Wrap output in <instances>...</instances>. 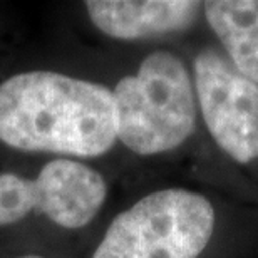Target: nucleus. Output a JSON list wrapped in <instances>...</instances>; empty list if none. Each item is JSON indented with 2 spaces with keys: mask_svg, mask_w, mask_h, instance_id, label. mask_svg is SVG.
<instances>
[{
  "mask_svg": "<svg viewBox=\"0 0 258 258\" xmlns=\"http://www.w3.org/2000/svg\"><path fill=\"white\" fill-rule=\"evenodd\" d=\"M0 141L29 153L97 158L117 141L112 89L54 71L0 84Z\"/></svg>",
  "mask_w": 258,
  "mask_h": 258,
  "instance_id": "obj_1",
  "label": "nucleus"
},
{
  "mask_svg": "<svg viewBox=\"0 0 258 258\" xmlns=\"http://www.w3.org/2000/svg\"><path fill=\"white\" fill-rule=\"evenodd\" d=\"M117 141L138 156L183 146L196 131L198 102L191 71L169 50H154L112 89Z\"/></svg>",
  "mask_w": 258,
  "mask_h": 258,
  "instance_id": "obj_2",
  "label": "nucleus"
},
{
  "mask_svg": "<svg viewBox=\"0 0 258 258\" xmlns=\"http://www.w3.org/2000/svg\"><path fill=\"white\" fill-rule=\"evenodd\" d=\"M216 221L206 195L158 189L111 221L91 258H200L213 240Z\"/></svg>",
  "mask_w": 258,
  "mask_h": 258,
  "instance_id": "obj_3",
  "label": "nucleus"
},
{
  "mask_svg": "<svg viewBox=\"0 0 258 258\" xmlns=\"http://www.w3.org/2000/svg\"><path fill=\"white\" fill-rule=\"evenodd\" d=\"M198 116L210 138L238 166L258 164V86L243 77L220 47L193 59Z\"/></svg>",
  "mask_w": 258,
  "mask_h": 258,
  "instance_id": "obj_4",
  "label": "nucleus"
},
{
  "mask_svg": "<svg viewBox=\"0 0 258 258\" xmlns=\"http://www.w3.org/2000/svg\"><path fill=\"white\" fill-rule=\"evenodd\" d=\"M32 183L35 210L67 230L89 225L107 198L104 176L71 158L49 161Z\"/></svg>",
  "mask_w": 258,
  "mask_h": 258,
  "instance_id": "obj_5",
  "label": "nucleus"
},
{
  "mask_svg": "<svg viewBox=\"0 0 258 258\" xmlns=\"http://www.w3.org/2000/svg\"><path fill=\"white\" fill-rule=\"evenodd\" d=\"M84 5L94 27L116 40L179 34L203 15V2L195 0H89Z\"/></svg>",
  "mask_w": 258,
  "mask_h": 258,
  "instance_id": "obj_6",
  "label": "nucleus"
},
{
  "mask_svg": "<svg viewBox=\"0 0 258 258\" xmlns=\"http://www.w3.org/2000/svg\"><path fill=\"white\" fill-rule=\"evenodd\" d=\"M203 17L230 64L258 86V0H208Z\"/></svg>",
  "mask_w": 258,
  "mask_h": 258,
  "instance_id": "obj_7",
  "label": "nucleus"
},
{
  "mask_svg": "<svg viewBox=\"0 0 258 258\" xmlns=\"http://www.w3.org/2000/svg\"><path fill=\"white\" fill-rule=\"evenodd\" d=\"M35 210L32 179L15 173H0V226L22 221Z\"/></svg>",
  "mask_w": 258,
  "mask_h": 258,
  "instance_id": "obj_8",
  "label": "nucleus"
},
{
  "mask_svg": "<svg viewBox=\"0 0 258 258\" xmlns=\"http://www.w3.org/2000/svg\"><path fill=\"white\" fill-rule=\"evenodd\" d=\"M22 258H44V256H37V255H27V256H22Z\"/></svg>",
  "mask_w": 258,
  "mask_h": 258,
  "instance_id": "obj_9",
  "label": "nucleus"
}]
</instances>
